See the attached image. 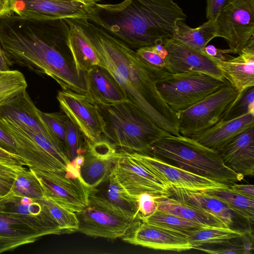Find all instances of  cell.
Wrapping results in <instances>:
<instances>
[{"mask_svg":"<svg viewBox=\"0 0 254 254\" xmlns=\"http://www.w3.org/2000/svg\"><path fill=\"white\" fill-rule=\"evenodd\" d=\"M64 19L40 20L11 15L0 18V44L13 65L28 68L55 80L64 90L86 92L67 46Z\"/></svg>","mask_w":254,"mask_h":254,"instance_id":"6da1fadb","label":"cell"},{"mask_svg":"<svg viewBox=\"0 0 254 254\" xmlns=\"http://www.w3.org/2000/svg\"><path fill=\"white\" fill-rule=\"evenodd\" d=\"M97 54L101 66L119 84L128 100L156 126L172 134H180L178 113L167 104L156 86L169 73L143 60L122 41L88 19H75Z\"/></svg>","mask_w":254,"mask_h":254,"instance_id":"7a4b0ae2","label":"cell"},{"mask_svg":"<svg viewBox=\"0 0 254 254\" xmlns=\"http://www.w3.org/2000/svg\"><path fill=\"white\" fill-rule=\"evenodd\" d=\"M187 17L173 0H124L96 4L88 20L136 50L171 37Z\"/></svg>","mask_w":254,"mask_h":254,"instance_id":"3957f363","label":"cell"},{"mask_svg":"<svg viewBox=\"0 0 254 254\" xmlns=\"http://www.w3.org/2000/svg\"><path fill=\"white\" fill-rule=\"evenodd\" d=\"M147 154L223 185H230L244 177L227 167L217 151L181 134L162 137Z\"/></svg>","mask_w":254,"mask_h":254,"instance_id":"277c9868","label":"cell"},{"mask_svg":"<svg viewBox=\"0 0 254 254\" xmlns=\"http://www.w3.org/2000/svg\"><path fill=\"white\" fill-rule=\"evenodd\" d=\"M105 123V138L116 148L148 154L152 145L171 134L161 129L130 100L95 103Z\"/></svg>","mask_w":254,"mask_h":254,"instance_id":"5b68a950","label":"cell"},{"mask_svg":"<svg viewBox=\"0 0 254 254\" xmlns=\"http://www.w3.org/2000/svg\"><path fill=\"white\" fill-rule=\"evenodd\" d=\"M226 82L204 73L190 71L169 73L157 82L156 86L164 101L178 113L215 92Z\"/></svg>","mask_w":254,"mask_h":254,"instance_id":"8992f818","label":"cell"},{"mask_svg":"<svg viewBox=\"0 0 254 254\" xmlns=\"http://www.w3.org/2000/svg\"><path fill=\"white\" fill-rule=\"evenodd\" d=\"M240 95L227 81L215 92L178 112L180 133L190 137L213 126L223 119Z\"/></svg>","mask_w":254,"mask_h":254,"instance_id":"52a82bcc","label":"cell"},{"mask_svg":"<svg viewBox=\"0 0 254 254\" xmlns=\"http://www.w3.org/2000/svg\"><path fill=\"white\" fill-rule=\"evenodd\" d=\"M31 169L42 185L44 197L75 213L88 206L90 189L81 180L79 167L74 163L61 171Z\"/></svg>","mask_w":254,"mask_h":254,"instance_id":"ba28073f","label":"cell"},{"mask_svg":"<svg viewBox=\"0 0 254 254\" xmlns=\"http://www.w3.org/2000/svg\"><path fill=\"white\" fill-rule=\"evenodd\" d=\"M217 37L224 38L238 54L254 32V0H227L215 20Z\"/></svg>","mask_w":254,"mask_h":254,"instance_id":"9c48e42d","label":"cell"},{"mask_svg":"<svg viewBox=\"0 0 254 254\" xmlns=\"http://www.w3.org/2000/svg\"><path fill=\"white\" fill-rule=\"evenodd\" d=\"M61 110L81 131L86 144L105 140V123L96 104L84 94L69 90L58 92Z\"/></svg>","mask_w":254,"mask_h":254,"instance_id":"30bf717a","label":"cell"},{"mask_svg":"<svg viewBox=\"0 0 254 254\" xmlns=\"http://www.w3.org/2000/svg\"><path fill=\"white\" fill-rule=\"evenodd\" d=\"M112 171L126 191L135 199L142 193L169 196L168 188L155 176L121 149Z\"/></svg>","mask_w":254,"mask_h":254,"instance_id":"8fae6325","label":"cell"},{"mask_svg":"<svg viewBox=\"0 0 254 254\" xmlns=\"http://www.w3.org/2000/svg\"><path fill=\"white\" fill-rule=\"evenodd\" d=\"M125 150L168 188L172 186L204 191L226 185L188 171L152 155Z\"/></svg>","mask_w":254,"mask_h":254,"instance_id":"7c38bea8","label":"cell"},{"mask_svg":"<svg viewBox=\"0 0 254 254\" xmlns=\"http://www.w3.org/2000/svg\"><path fill=\"white\" fill-rule=\"evenodd\" d=\"M94 6L73 0H12L13 12L22 17L40 20L88 19Z\"/></svg>","mask_w":254,"mask_h":254,"instance_id":"4fadbf2b","label":"cell"},{"mask_svg":"<svg viewBox=\"0 0 254 254\" xmlns=\"http://www.w3.org/2000/svg\"><path fill=\"white\" fill-rule=\"evenodd\" d=\"M76 214L78 222L77 232L109 239L122 238L141 220L138 216L129 218L89 205Z\"/></svg>","mask_w":254,"mask_h":254,"instance_id":"5bb4252c","label":"cell"},{"mask_svg":"<svg viewBox=\"0 0 254 254\" xmlns=\"http://www.w3.org/2000/svg\"><path fill=\"white\" fill-rule=\"evenodd\" d=\"M0 211L26 221L43 236L64 234L45 205L44 198L34 199L8 192L0 198Z\"/></svg>","mask_w":254,"mask_h":254,"instance_id":"9a60e30c","label":"cell"},{"mask_svg":"<svg viewBox=\"0 0 254 254\" xmlns=\"http://www.w3.org/2000/svg\"><path fill=\"white\" fill-rule=\"evenodd\" d=\"M163 44L168 53L165 61L169 73L200 72L226 81L213 61L200 52L172 37L164 39Z\"/></svg>","mask_w":254,"mask_h":254,"instance_id":"2e32d148","label":"cell"},{"mask_svg":"<svg viewBox=\"0 0 254 254\" xmlns=\"http://www.w3.org/2000/svg\"><path fill=\"white\" fill-rule=\"evenodd\" d=\"M122 238L126 243L155 250L182 252L192 249L187 236L141 220Z\"/></svg>","mask_w":254,"mask_h":254,"instance_id":"e0dca14e","label":"cell"},{"mask_svg":"<svg viewBox=\"0 0 254 254\" xmlns=\"http://www.w3.org/2000/svg\"><path fill=\"white\" fill-rule=\"evenodd\" d=\"M88 205L129 218L139 214L137 199L126 191L112 171L96 188L90 190Z\"/></svg>","mask_w":254,"mask_h":254,"instance_id":"ac0fdd59","label":"cell"},{"mask_svg":"<svg viewBox=\"0 0 254 254\" xmlns=\"http://www.w3.org/2000/svg\"><path fill=\"white\" fill-rule=\"evenodd\" d=\"M118 155L117 148L106 139L86 144L79 169L81 180L90 190L95 189L111 173Z\"/></svg>","mask_w":254,"mask_h":254,"instance_id":"d6986e66","label":"cell"},{"mask_svg":"<svg viewBox=\"0 0 254 254\" xmlns=\"http://www.w3.org/2000/svg\"><path fill=\"white\" fill-rule=\"evenodd\" d=\"M0 126L14 139L18 154L28 168L44 171L65 170L67 166L56 159L25 133L13 120L0 118Z\"/></svg>","mask_w":254,"mask_h":254,"instance_id":"ffe728a7","label":"cell"},{"mask_svg":"<svg viewBox=\"0 0 254 254\" xmlns=\"http://www.w3.org/2000/svg\"><path fill=\"white\" fill-rule=\"evenodd\" d=\"M238 56L222 61L211 60L225 79L240 94L254 86V37L253 36Z\"/></svg>","mask_w":254,"mask_h":254,"instance_id":"44dd1931","label":"cell"},{"mask_svg":"<svg viewBox=\"0 0 254 254\" xmlns=\"http://www.w3.org/2000/svg\"><path fill=\"white\" fill-rule=\"evenodd\" d=\"M225 165L245 176L254 174V127L243 131L217 151Z\"/></svg>","mask_w":254,"mask_h":254,"instance_id":"7402d4cb","label":"cell"},{"mask_svg":"<svg viewBox=\"0 0 254 254\" xmlns=\"http://www.w3.org/2000/svg\"><path fill=\"white\" fill-rule=\"evenodd\" d=\"M39 111L26 90L0 107V118H7L16 122L42 134L62 149L42 121Z\"/></svg>","mask_w":254,"mask_h":254,"instance_id":"603a6c76","label":"cell"},{"mask_svg":"<svg viewBox=\"0 0 254 254\" xmlns=\"http://www.w3.org/2000/svg\"><path fill=\"white\" fill-rule=\"evenodd\" d=\"M254 127V114L247 113L230 120H222L213 126L190 137L218 151L235 136Z\"/></svg>","mask_w":254,"mask_h":254,"instance_id":"cb8c5ba5","label":"cell"},{"mask_svg":"<svg viewBox=\"0 0 254 254\" xmlns=\"http://www.w3.org/2000/svg\"><path fill=\"white\" fill-rule=\"evenodd\" d=\"M85 94L95 103L112 104L128 100L123 90L104 67L94 65L84 73Z\"/></svg>","mask_w":254,"mask_h":254,"instance_id":"d4e9b609","label":"cell"},{"mask_svg":"<svg viewBox=\"0 0 254 254\" xmlns=\"http://www.w3.org/2000/svg\"><path fill=\"white\" fill-rule=\"evenodd\" d=\"M43 236L28 223L0 211V254L39 240Z\"/></svg>","mask_w":254,"mask_h":254,"instance_id":"484cf974","label":"cell"},{"mask_svg":"<svg viewBox=\"0 0 254 254\" xmlns=\"http://www.w3.org/2000/svg\"><path fill=\"white\" fill-rule=\"evenodd\" d=\"M169 196L178 201L208 212L232 228L235 213L223 201L204 191L171 186Z\"/></svg>","mask_w":254,"mask_h":254,"instance_id":"4316f807","label":"cell"},{"mask_svg":"<svg viewBox=\"0 0 254 254\" xmlns=\"http://www.w3.org/2000/svg\"><path fill=\"white\" fill-rule=\"evenodd\" d=\"M68 26L67 46L78 73H84L94 65H100L99 59L88 42L79 24L74 19H64Z\"/></svg>","mask_w":254,"mask_h":254,"instance_id":"83f0119b","label":"cell"},{"mask_svg":"<svg viewBox=\"0 0 254 254\" xmlns=\"http://www.w3.org/2000/svg\"><path fill=\"white\" fill-rule=\"evenodd\" d=\"M156 203L157 210L176 215L203 227H229L216 216L169 196L157 197Z\"/></svg>","mask_w":254,"mask_h":254,"instance_id":"f1b7e54d","label":"cell"},{"mask_svg":"<svg viewBox=\"0 0 254 254\" xmlns=\"http://www.w3.org/2000/svg\"><path fill=\"white\" fill-rule=\"evenodd\" d=\"M217 34L215 20H208L196 28H191L184 21L178 20L171 37L200 52L211 40L217 37Z\"/></svg>","mask_w":254,"mask_h":254,"instance_id":"f546056e","label":"cell"},{"mask_svg":"<svg viewBox=\"0 0 254 254\" xmlns=\"http://www.w3.org/2000/svg\"><path fill=\"white\" fill-rule=\"evenodd\" d=\"M204 191L223 201L235 214L253 223L254 198L236 192L229 185H223Z\"/></svg>","mask_w":254,"mask_h":254,"instance_id":"4dcf8cb0","label":"cell"},{"mask_svg":"<svg viewBox=\"0 0 254 254\" xmlns=\"http://www.w3.org/2000/svg\"><path fill=\"white\" fill-rule=\"evenodd\" d=\"M245 232L230 227H202L188 237L192 249L205 245L226 244L239 239Z\"/></svg>","mask_w":254,"mask_h":254,"instance_id":"1f68e13d","label":"cell"},{"mask_svg":"<svg viewBox=\"0 0 254 254\" xmlns=\"http://www.w3.org/2000/svg\"><path fill=\"white\" fill-rule=\"evenodd\" d=\"M138 216L142 221L175 231L188 237L203 227L197 223L157 209L149 216H142L138 214Z\"/></svg>","mask_w":254,"mask_h":254,"instance_id":"d6a6232c","label":"cell"},{"mask_svg":"<svg viewBox=\"0 0 254 254\" xmlns=\"http://www.w3.org/2000/svg\"><path fill=\"white\" fill-rule=\"evenodd\" d=\"M12 195L34 199L44 197L43 188L30 168L24 167L17 172L16 177L9 192Z\"/></svg>","mask_w":254,"mask_h":254,"instance_id":"836d02e7","label":"cell"},{"mask_svg":"<svg viewBox=\"0 0 254 254\" xmlns=\"http://www.w3.org/2000/svg\"><path fill=\"white\" fill-rule=\"evenodd\" d=\"M27 87L25 77L20 71H0V107L26 91Z\"/></svg>","mask_w":254,"mask_h":254,"instance_id":"e575fe53","label":"cell"},{"mask_svg":"<svg viewBox=\"0 0 254 254\" xmlns=\"http://www.w3.org/2000/svg\"><path fill=\"white\" fill-rule=\"evenodd\" d=\"M44 202L64 234L77 232L78 222L76 213L50 198L44 197Z\"/></svg>","mask_w":254,"mask_h":254,"instance_id":"d590c367","label":"cell"},{"mask_svg":"<svg viewBox=\"0 0 254 254\" xmlns=\"http://www.w3.org/2000/svg\"><path fill=\"white\" fill-rule=\"evenodd\" d=\"M39 114L46 127L57 140L66 155V130L68 120L67 117L62 111L56 113H45L39 110Z\"/></svg>","mask_w":254,"mask_h":254,"instance_id":"8d00e7d4","label":"cell"},{"mask_svg":"<svg viewBox=\"0 0 254 254\" xmlns=\"http://www.w3.org/2000/svg\"><path fill=\"white\" fill-rule=\"evenodd\" d=\"M86 142L78 127L69 119L66 130V155L72 162L85 151Z\"/></svg>","mask_w":254,"mask_h":254,"instance_id":"74e56055","label":"cell"},{"mask_svg":"<svg viewBox=\"0 0 254 254\" xmlns=\"http://www.w3.org/2000/svg\"><path fill=\"white\" fill-rule=\"evenodd\" d=\"M247 113L254 114V86L241 94L223 120L234 119Z\"/></svg>","mask_w":254,"mask_h":254,"instance_id":"f35d334b","label":"cell"},{"mask_svg":"<svg viewBox=\"0 0 254 254\" xmlns=\"http://www.w3.org/2000/svg\"><path fill=\"white\" fill-rule=\"evenodd\" d=\"M20 170L0 163V198L10 191L16 177L17 172Z\"/></svg>","mask_w":254,"mask_h":254,"instance_id":"ab89813d","label":"cell"},{"mask_svg":"<svg viewBox=\"0 0 254 254\" xmlns=\"http://www.w3.org/2000/svg\"><path fill=\"white\" fill-rule=\"evenodd\" d=\"M135 51L137 54L148 64L156 67L166 70V64L165 60L155 52L150 46L141 47Z\"/></svg>","mask_w":254,"mask_h":254,"instance_id":"60d3db41","label":"cell"},{"mask_svg":"<svg viewBox=\"0 0 254 254\" xmlns=\"http://www.w3.org/2000/svg\"><path fill=\"white\" fill-rule=\"evenodd\" d=\"M157 197L147 192L140 194L137 197L139 215L147 216L154 213L157 209Z\"/></svg>","mask_w":254,"mask_h":254,"instance_id":"b9f144b4","label":"cell"},{"mask_svg":"<svg viewBox=\"0 0 254 254\" xmlns=\"http://www.w3.org/2000/svg\"><path fill=\"white\" fill-rule=\"evenodd\" d=\"M0 163L15 168L21 169L26 166L23 158L18 155L11 153L0 147Z\"/></svg>","mask_w":254,"mask_h":254,"instance_id":"7bdbcfd3","label":"cell"},{"mask_svg":"<svg viewBox=\"0 0 254 254\" xmlns=\"http://www.w3.org/2000/svg\"><path fill=\"white\" fill-rule=\"evenodd\" d=\"M200 53L210 60L224 61L228 60L233 57L229 55V54L232 53L229 49H219L212 45H207L200 51Z\"/></svg>","mask_w":254,"mask_h":254,"instance_id":"ee69618b","label":"cell"},{"mask_svg":"<svg viewBox=\"0 0 254 254\" xmlns=\"http://www.w3.org/2000/svg\"><path fill=\"white\" fill-rule=\"evenodd\" d=\"M227 0H206V17L208 20H216Z\"/></svg>","mask_w":254,"mask_h":254,"instance_id":"f6af8a7d","label":"cell"},{"mask_svg":"<svg viewBox=\"0 0 254 254\" xmlns=\"http://www.w3.org/2000/svg\"><path fill=\"white\" fill-rule=\"evenodd\" d=\"M0 147L11 153L19 155L18 149L14 139L0 126Z\"/></svg>","mask_w":254,"mask_h":254,"instance_id":"bcb514c9","label":"cell"},{"mask_svg":"<svg viewBox=\"0 0 254 254\" xmlns=\"http://www.w3.org/2000/svg\"><path fill=\"white\" fill-rule=\"evenodd\" d=\"M196 249L201 250L209 253L212 254H240L243 253V245L237 244H232L229 243L227 247L221 248L217 250L208 249L203 248L202 247H198Z\"/></svg>","mask_w":254,"mask_h":254,"instance_id":"7dc6e473","label":"cell"},{"mask_svg":"<svg viewBox=\"0 0 254 254\" xmlns=\"http://www.w3.org/2000/svg\"><path fill=\"white\" fill-rule=\"evenodd\" d=\"M229 187L236 192L245 196L254 198V186L253 185H244L233 183Z\"/></svg>","mask_w":254,"mask_h":254,"instance_id":"c3c4849f","label":"cell"},{"mask_svg":"<svg viewBox=\"0 0 254 254\" xmlns=\"http://www.w3.org/2000/svg\"><path fill=\"white\" fill-rule=\"evenodd\" d=\"M12 0H0V18L13 14Z\"/></svg>","mask_w":254,"mask_h":254,"instance_id":"681fc988","label":"cell"},{"mask_svg":"<svg viewBox=\"0 0 254 254\" xmlns=\"http://www.w3.org/2000/svg\"><path fill=\"white\" fill-rule=\"evenodd\" d=\"M12 66L5 52L0 44V71H7Z\"/></svg>","mask_w":254,"mask_h":254,"instance_id":"f907efd6","label":"cell"},{"mask_svg":"<svg viewBox=\"0 0 254 254\" xmlns=\"http://www.w3.org/2000/svg\"><path fill=\"white\" fill-rule=\"evenodd\" d=\"M152 49L163 59L167 56V51L163 44V41L150 46Z\"/></svg>","mask_w":254,"mask_h":254,"instance_id":"816d5d0a","label":"cell"},{"mask_svg":"<svg viewBox=\"0 0 254 254\" xmlns=\"http://www.w3.org/2000/svg\"><path fill=\"white\" fill-rule=\"evenodd\" d=\"M85 5L91 6H94L96 4L98 3L101 0H73Z\"/></svg>","mask_w":254,"mask_h":254,"instance_id":"f5cc1de1","label":"cell"}]
</instances>
